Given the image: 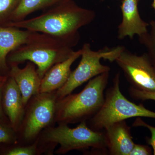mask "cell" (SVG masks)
<instances>
[{
    "mask_svg": "<svg viewBox=\"0 0 155 155\" xmlns=\"http://www.w3.org/2000/svg\"><path fill=\"white\" fill-rule=\"evenodd\" d=\"M150 28L147 32L139 37V41L147 50V54L155 69V21L149 23Z\"/></svg>",
    "mask_w": 155,
    "mask_h": 155,
    "instance_id": "obj_16",
    "label": "cell"
},
{
    "mask_svg": "<svg viewBox=\"0 0 155 155\" xmlns=\"http://www.w3.org/2000/svg\"><path fill=\"white\" fill-rule=\"evenodd\" d=\"M18 142L17 132L13 129L11 125L0 122V144L14 143Z\"/></svg>",
    "mask_w": 155,
    "mask_h": 155,
    "instance_id": "obj_18",
    "label": "cell"
},
{
    "mask_svg": "<svg viewBox=\"0 0 155 155\" xmlns=\"http://www.w3.org/2000/svg\"><path fill=\"white\" fill-rule=\"evenodd\" d=\"M140 0H137V1H138V2H139V1Z\"/></svg>",
    "mask_w": 155,
    "mask_h": 155,
    "instance_id": "obj_25",
    "label": "cell"
},
{
    "mask_svg": "<svg viewBox=\"0 0 155 155\" xmlns=\"http://www.w3.org/2000/svg\"><path fill=\"white\" fill-rule=\"evenodd\" d=\"M65 0H20L11 17V22L22 21L29 14L39 10H46Z\"/></svg>",
    "mask_w": 155,
    "mask_h": 155,
    "instance_id": "obj_15",
    "label": "cell"
},
{
    "mask_svg": "<svg viewBox=\"0 0 155 155\" xmlns=\"http://www.w3.org/2000/svg\"><path fill=\"white\" fill-rule=\"evenodd\" d=\"M95 17V13L92 10L81 8L73 0H65L45 10L38 16L11 22L6 26L80 40L78 30L91 23Z\"/></svg>",
    "mask_w": 155,
    "mask_h": 155,
    "instance_id": "obj_1",
    "label": "cell"
},
{
    "mask_svg": "<svg viewBox=\"0 0 155 155\" xmlns=\"http://www.w3.org/2000/svg\"><path fill=\"white\" fill-rule=\"evenodd\" d=\"M34 32L12 26H0V72L9 73L8 55L19 46L27 42Z\"/></svg>",
    "mask_w": 155,
    "mask_h": 155,
    "instance_id": "obj_13",
    "label": "cell"
},
{
    "mask_svg": "<svg viewBox=\"0 0 155 155\" xmlns=\"http://www.w3.org/2000/svg\"><path fill=\"white\" fill-rule=\"evenodd\" d=\"M133 127H146L150 130L151 137L147 138V142L152 146L153 149V154L155 155V127L147 124L140 117L137 118L133 124Z\"/></svg>",
    "mask_w": 155,
    "mask_h": 155,
    "instance_id": "obj_20",
    "label": "cell"
},
{
    "mask_svg": "<svg viewBox=\"0 0 155 155\" xmlns=\"http://www.w3.org/2000/svg\"><path fill=\"white\" fill-rule=\"evenodd\" d=\"M81 49L75 51L70 58L53 66L42 78L40 93H51L60 89L67 83L72 71L71 67L81 57Z\"/></svg>",
    "mask_w": 155,
    "mask_h": 155,
    "instance_id": "obj_14",
    "label": "cell"
},
{
    "mask_svg": "<svg viewBox=\"0 0 155 155\" xmlns=\"http://www.w3.org/2000/svg\"><path fill=\"white\" fill-rule=\"evenodd\" d=\"M8 75H0V85L3 84L5 82Z\"/></svg>",
    "mask_w": 155,
    "mask_h": 155,
    "instance_id": "obj_23",
    "label": "cell"
},
{
    "mask_svg": "<svg viewBox=\"0 0 155 155\" xmlns=\"http://www.w3.org/2000/svg\"><path fill=\"white\" fill-rule=\"evenodd\" d=\"M137 0H122L121 4L122 19L118 27L117 37L119 40L128 37L132 39L146 33L149 23L143 20L139 12Z\"/></svg>",
    "mask_w": 155,
    "mask_h": 155,
    "instance_id": "obj_10",
    "label": "cell"
},
{
    "mask_svg": "<svg viewBox=\"0 0 155 155\" xmlns=\"http://www.w3.org/2000/svg\"><path fill=\"white\" fill-rule=\"evenodd\" d=\"M9 75L14 78L22 94L25 107L31 97L40 93L41 78L40 77L35 64L28 61L23 68L19 65L10 66Z\"/></svg>",
    "mask_w": 155,
    "mask_h": 155,
    "instance_id": "obj_11",
    "label": "cell"
},
{
    "mask_svg": "<svg viewBox=\"0 0 155 155\" xmlns=\"http://www.w3.org/2000/svg\"><path fill=\"white\" fill-rule=\"evenodd\" d=\"M2 104L10 125L18 132L24 117L25 106L16 81L9 75L3 85Z\"/></svg>",
    "mask_w": 155,
    "mask_h": 155,
    "instance_id": "obj_9",
    "label": "cell"
},
{
    "mask_svg": "<svg viewBox=\"0 0 155 155\" xmlns=\"http://www.w3.org/2000/svg\"><path fill=\"white\" fill-rule=\"evenodd\" d=\"M48 127L39 137L45 143L60 145L56 153L63 155L74 150L91 148V153H108L104 132L92 130L87 121L80 122L77 127L70 128L67 124Z\"/></svg>",
    "mask_w": 155,
    "mask_h": 155,
    "instance_id": "obj_4",
    "label": "cell"
},
{
    "mask_svg": "<svg viewBox=\"0 0 155 155\" xmlns=\"http://www.w3.org/2000/svg\"><path fill=\"white\" fill-rule=\"evenodd\" d=\"M57 100L56 91L40 93L31 98L17 132L18 140L22 143H32L45 129L54 126Z\"/></svg>",
    "mask_w": 155,
    "mask_h": 155,
    "instance_id": "obj_6",
    "label": "cell"
},
{
    "mask_svg": "<svg viewBox=\"0 0 155 155\" xmlns=\"http://www.w3.org/2000/svg\"><path fill=\"white\" fill-rule=\"evenodd\" d=\"M20 0H0V26H6L11 22L13 13Z\"/></svg>",
    "mask_w": 155,
    "mask_h": 155,
    "instance_id": "obj_17",
    "label": "cell"
},
{
    "mask_svg": "<svg viewBox=\"0 0 155 155\" xmlns=\"http://www.w3.org/2000/svg\"><path fill=\"white\" fill-rule=\"evenodd\" d=\"M79 40L63 38L47 34L34 32L27 42L9 54L8 65H19L25 61L35 64L41 78L54 65L70 58Z\"/></svg>",
    "mask_w": 155,
    "mask_h": 155,
    "instance_id": "obj_2",
    "label": "cell"
},
{
    "mask_svg": "<svg viewBox=\"0 0 155 155\" xmlns=\"http://www.w3.org/2000/svg\"><path fill=\"white\" fill-rule=\"evenodd\" d=\"M104 129L109 154H130L135 143L131 136L130 127L125 120L115 122Z\"/></svg>",
    "mask_w": 155,
    "mask_h": 155,
    "instance_id": "obj_12",
    "label": "cell"
},
{
    "mask_svg": "<svg viewBox=\"0 0 155 155\" xmlns=\"http://www.w3.org/2000/svg\"><path fill=\"white\" fill-rule=\"evenodd\" d=\"M153 8L154 9L155 11V0H153L152 5Z\"/></svg>",
    "mask_w": 155,
    "mask_h": 155,
    "instance_id": "obj_24",
    "label": "cell"
},
{
    "mask_svg": "<svg viewBox=\"0 0 155 155\" xmlns=\"http://www.w3.org/2000/svg\"><path fill=\"white\" fill-rule=\"evenodd\" d=\"M107 60L115 61L131 87L137 89L155 92V69L147 53L137 55L124 46L110 49Z\"/></svg>",
    "mask_w": 155,
    "mask_h": 155,
    "instance_id": "obj_7",
    "label": "cell"
},
{
    "mask_svg": "<svg viewBox=\"0 0 155 155\" xmlns=\"http://www.w3.org/2000/svg\"><path fill=\"white\" fill-rule=\"evenodd\" d=\"M128 93L130 97L133 99L137 101L152 100L155 101V92L143 91L130 86L128 88Z\"/></svg>",
    "mask_w": 155,
    "mask_h": 155,
    "instance_id": "obj_19",
    "label": "cell"
},
{
    "mask_svg": "<svg viewBox=\"0 0 155 155\" xmlns=\"http://www.w3.org/2000/svg\"><path fill=\"white\" fill-rule=\"evenodd\" d=\"M4 84H3L2 85H0V122L3 123H4L5 115H4V112H3L4 110H3L2 104V90Z\"/></svg>",
    "mask_w": 155,
    "mask_h": 155,
    "instance_id": "obj_22",
    "label": "cell"
},
{
    "mask_svg": "<svg viewBox=\"0 0 155 155\" xmlns=\"http://www.w3.org/2000/svg\"><path fill=\"white\" fill-rule=\"evenodd\" d=\"M110 72L89 81L80 92L67 95L57 100L55 122L58 124H75L90 119L99 110L104 101V91Z\"/></svg>",
    "mask_w": 155,
    "mask_h": 155,
    "instance_id": "obj_3",
    "label": "cell"
},
{
    "mask_svg": "<svg viewBox=\"0 0 155 155\" xmlns=\"http://www.w3.org/2000/svg\"><path fill=\"white\" fill-rule=\"evenodd\" d=\"M152 154L149 147L147 146L134 144L129 155H150Z\"/></svg>",
    "mask_w": 155,
    "mask_h": 155,
    "instance_id": "obj_21",
    "label": "cell"
},
{
    "mask_svg": "<svg viewBox=\"0 0 155 155\" xmlns=\"http://www.w3.org/2000/svg\"><path fill=\"white\" fill-rule=\"evenodd\" d=\"M120 72L116 73L113 85L106 91L104 101L99 110L88 120L89 127L94 130H101L115 122L133 117L155 119V112L143 105L136 104L127 99L120 90Z\"/></svg>",
    "mask_w": 155,
    "mask_h": 155,
    "instance_id": "obj_5",
    "label": "cell"
},
{
    "mask_svg": "<svg viewBox=\"0 0 155 155\" xmlns=\"http://www.w3.org/2000/svg\"><path fill=\"white\" fill-rule=\"evenodd\" d=\"M81 49V59L77 68L72 71L67 83L56 91L58 100L72 93L75 89L92 78L110 71L109 66L103 65L101 62V59L106 60L109 48L93 51L91 45L85 43Z\"/></svg>",
    "mask_w": 155,
    "mask_h": 155,
    "instance_id": "obj_8",
    "label": "cell"
}]
</instances>
